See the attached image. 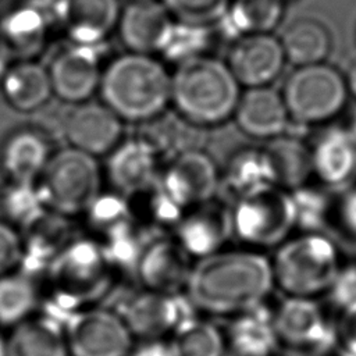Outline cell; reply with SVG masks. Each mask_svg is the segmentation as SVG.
I'll use <instances>...</instances> for the list:
<instances>
[{
	"mask_svg": "<svg viewBox=\"0 0 356 356\" xmlns=\"http://www.w3.org/2000/svg\"><path fill=\"white\" fill-rule=\"evenodd\" d=\"M281 95L291 121L320 125L343 110L349 93L345 75L324 61L296 67L288 75Z\"/></svg>",
	"mask_w": 356,
	"mask_h": 356,
	"instance_id": "obj_8",
	"label": "cell"
},
{
	"mask_svg": "<svg viewBox=\"0 0 356 356\" xmlns=\"http://www.w3.org/2000/svg\"><path fill=\"white\" fill-rule=\"evenodd\" d=\"M231 236L245 248L270 249L281 245L296 228L292 195L278 185H267L234 200L229 209Z\"/></svg>",
	"mask_w": 356,
	"mask_h": 356,
	"instance_id": "obj_6",
	"label": "cell"
},
{
	"mask_svg": "<svg viewBox=\"0 0 356 356\" xmlns=\"http://www.w3.org/2000/svg\"><path fill=\"white\" fill-rule=\"evenodd\" d=\"M24 250V239L18 228L0 218V277L19 268Z\"/></svg>",
	"mask_w": 356,
	"mask_h": 356,
	"instance_id": "obj_40",
	"label": "cell"
},
{
	"mask_svg": "<svg viewBox=\"0 0 356 356\" xmlns=\"http://www.w3.org/2000/svg\"><path fill=\"white\" fill-rule=\"evenodd\" d=\"M293 200L296 228L300 232H317L331 214V206L324 193L303 185L289 191Z\"/></svg>",
	"mask_w": 356,
	"mask_h": 356,
	"instance_id": "obj_38",
	"label": "cell"
},
{
	"mask_svg": "<svg viewBox=\"0 0 356 356\" xmlns=\"http://www.w3.org/2000/svg\"><path fill=\"white\" fill-rule=\"evenodd\" d=\"M53 26L33 0L21 1L0 15V47L10 60H33Z\"/></svg>",
	"mask_w": 356,
	"mask_h": 356,
	"instance_id": "obj_21",
	"label": "cell"
},
{
	"mask_svg": "<svg viewBox=\"0 0 356 356\" xmlns=\"http://www.w3.org/2000/svg\"><path fill=\"white\" fill-rule=\"evenodd\" d=\"M273 325L278 342L298 352L320 356L335 348V325L314 299L286 296L273 310Z\"/></svg>",
	"mask_w": 356,
	"mask_h": 356,
	"instance_id": "obj_11",
	"label": "cell"
},
{
	"mask_svg": "<svg viewBox=\"0 0 356 356\" xmlns=\"http://www.w3.org/2000/svg\"><path fill=\"white\" fill-rule=\"evenodd\" d=\"M348 129H349V131H350V134L356 138V106L353 107V110H352V113H350Z\"/></svg>",
	"mask_w": 356,
	"mask_h": 356,
	"instance_id": "obj_47",
	"label": "cell"
},
{
	"mask_svg": "<svg viewBox=\"0 0 356 356\" xmlns=\"http://www.w3.org/2000/svg\"><path fill=\"white\" fill-rule=\"evenodd\" d=\"M93 239L100 243L113 241L135 229V216L128 199L111 192L96 197L85 211Z\"/></svg>",
	"mask_w": 356,
	"mask_h": 356,
	"instance_id": "obj_33",
	"label": "cell"
},
{
	"mask_svg": "<svg viewBox=\"0 0 356 356\" xmlns=\"http://www.w3.org/2000/svg\"><path fill=\"white\" fill-rule=\"evenodd\" d=\"M192 303L181 293H163L143 289L129 296L117 312L132 335L142 339H159L171 334L192 316Z\"/></svg>",
	"mask_w": 356,
	"mask_h": 356,
	"instance_id": "obj_12",
	"label": "cell"
},
{
	"mask_svg": "<svg viewBox=\"0 0 356 356\" xmlns=\"http://www.w3.org/2000/svg\"><path fill=\"white\" fill-rule=\"evenodd\" d=\"M313 175L330 189L342 192L356 182V138L348 128L324 129L310 145Z\"/></svg>",
	"mask_w": 356,
	"mask_h": 356,
	"instance_id": "obj_18",
	"label": "cell"
},
{
	"mask_svg": "<svg viewBox=\"0 0 356 356\" xmlns=\"http://www.w3.org/2000/svg\"><path fill=\"white\" fill-rule=\"evenodd\" d=\"M99 92L122 121L145 124L167 111L171 74L150 54L127 53L103 70Z\"/></svg>",
	"mask_w": 356,
	"mask_h": 356,
	"instance_id": "obj_3",
	"label": "cell"
},
{
	"mask_svg": "<svg viewBox=\"0 0 356 356\" xmlns=\"http://www.w3.org/2000/svg\"><path fill=\"white\" fill-rule=\"evenodd\" d=\"M128 356H171L168 342L159 339H142L138 346H132Z\"/></svg>",
	"mask_w": 356,
	"mask_h": 356,
	"instance_id": "obj_44",
	"label": "cell"
},
{
	"mask_svg": "<svg viewBox=\"0 0 356 356\" xmlns=\"http://www.w3.org/2000/svg\"><path fill=\"white\" fill-rule=\"evenodd\" d=\"M325 295L339 312L356 307V263L342 264Z\"/></svg>",
	"mask_w": 356,
	"mask_h": 356,
	"instance_id": "obj_41",
	"label": "cell"
},
{
	"mask_svg": "<svg viewBox=\"0 0 356 356\" xmlns=\"http://www.w3.org/2000/svg\"><path fill=\"white\" fill-rule=\"evenodd\" d=\"M224 338V356H274L280 343L273 325V312H268L264 303L234 316Z\"/></svg>",
	"mask_w": 356,
	"mask_h": 356,
	"instance_id": "obj_25",
	"label": "cell"
},
{
	"mask_svg": "<svg viewBox=\"0 0 356 356\" xmlns=\"http://www.w3.org/2000/svg\"><path fill=\"white\" fill-rule=\"evenodd\" d=\"M38 184L47 209L72 217L85 214L102 193V170L96 157L70 146L54 152Z\"/></svg>",
	"mask_w": 356,
	"mask_h": 356,
	"instance_id": "obj_7",
	"label": "cell"
},
{
	"mask_svg": "<svg viewBox=\"0 0 356 356\" xmlns=\"http://www.w3.org/2000/svg\"><path fill=\"white\" fill-rule=\"evenodd\" d=\"M10 57L4 53V50L0 47V83H1V81H3V78H4V75H6V72L8 71V68H10Z\"/></svg>",
	"mask_w": 356,
	"mask_h": 356,
	"instance_id": "obj_46",
	"label": "cell"
},
{
	"mask_svg": "<svg viewBox=\"0 0 356 356\" xmlns=\"http://www.w3.org/2000/svg\"><path fill=\"white\" fill-rule=\"evenodd\" d=\"M210 31L206 25H196L184 21H172L168 33L160 47V54L177 65L204 56L210 43Z\"/></svg>",
	"mask_w": 356,
	"mask_h": 356,
	"instance_id": "obj_37",
	"label": "cell"
},
{
	"mask_svg": "<svg viewBox=\"0 0 356 356\" xmlns=\"http://www.w3.org/2000/svg\"><path fill=\"white\" fill-rule=\"evenodd\" d=\"M147 127L142 134L157 150L160 157L168 160L193 149H200V128L182 118L178 113L164 111L161 115L145 122Z\"/></svg>",
	"mask_w": 356,
	"mask_h": 356,
	"instance_id": "obj_32",
	"label": "cell"
},
{
	"mask_svg": "<svg viewBox=\"0 0 356 356\" xmlns=\"http://www.w3.org/2000/svg\"><path fill=\"white\" fill-rule=\"evenodd\" d=\"M0 356H10V355H8L7 338H4L1 334H0Z\"/></svg>",
	"mask_w": 356,
	"mask_h": 356,
	"instance_id": "obj_48",
	"label": "cell"
},
{
	"mask_svg": "<svg viewBox=\"0 0 356 356\" xmlns=\"http://www.w3.org/2000/svg\"><path fill=\"white\" fill-rule=\"evenodd\" d=\"M335 348L339 356H356V307L341 312L335 324Z\"/></svg>",
	"mask_w": 356,
	"mask_h": 356,
	"instance_id": "obj_42",
	"label": "cell"
},
{
	"mask_svg": "<svg viewBox=\"0 0 356 356\" xmlns=\"http://www.w3.org/2000/svg\"><path fill=\"white\" fill-rule=\"evenodd\" d=\"M263 149L270 161L275 185L293 191L306 185L313 177L310 145L298 136L280 135L267 140Z\"/></svg>",
	"mask_w": 356,
	"mask_h": 356,
	"instance_id": "obj_29",
	"label": "cell"
},
{
	"mask_svg": "<svg viewBox=\"0 0 356 356\" xmlns=\"http://www.w3.org/2000/svg\"><path fill=\"white\" fill-rule=\"evenodd\" d=\"M171 356H224V334L211 323L191 317L179 324L168 341Z\"/></svg>",
	"mask_w": 356,
	"mask_h": 356,
	"instance_id": "obj_35",
	"label": "cell"
},
{
	"mask_svg": "<svg viewBox=\"0 0 356 356\" xmlns=\"http://www.w3.org/2000/svg\"><path fill=\"white\" fill-rule=\"evenodd\" d=\"M7 345L10 356H70L64 327L46 314L13 327Z\"/></svg>",
	"mask_w": 356,
	"mask_h": 356,
	"instance_id": "obj_28",
	"label": "cell"
},
{
	"mask_svg": "<svg viewBox=\"0 0 356 356\" xmlns=\"http://www.w3.org/2000/svg\"><path fill=\"white\" fill-rule=\"evenodd\" d=\"M54 152L47 135L35 127L11 131L0 146V167L8 181L38 182Z\"/></svg>",
	"mask_w": 356,
	"mask_h": 356,
	"instance_id": "obj_20",
	"label": "cell"
},
{
	"mask_svg": "<svg viewBox=\"0 0 356 356\" xmlns=\"http://www.w3.org/2000/svg\"><path fill=\"white\" fill-rule=\"evenodd\" d=\"M275 286L271 260L260 250L220 249L193 261L185 293L214 316H236L266 302Z\"/></svg>",
	"mask_w": 356,
	"mask_h": 356,
	"instance_id": "obj_1",
	"label": "cell"
},
{
	"mask_svg": "<svg viewBox=\"0 0 356 356\" xmlns=\"http://www.w3.org/2000/svg\"><path fill=\"white\" fill-rule=\"evenodd\" d=\"M239 86L227 63L199 56L178 64L171 74V104L199 128L217 127L234 115Z\"/></svg>",
	"mask_w": 356,
	"mask_h": 356,
	"instance_id": "obj_4",
	"label": "cell"
},
{
	"mask_svg": "<svg viewBox=\"0 0 356 356\" xmlns=\"http://www.w3.org/2000/svg\"><path fill=\"white\" fill-rule=\"evenodd\" d=\"M285 63L278 38L271 33H253L234 42L227 65L239 85L260 88L270 86L282 72Z\"/></svg>",
	"mask_w": 356,
	"mask_h": 356,
	"instance_id": "obj_17",
	"label": "cell"
},
{
	"mask_svg": "<svg viewBox=\"0 0 356 356\" xmlns=\"http://www.w3.org/2000/svg\"><path fill=\"white\" fill-rule=\"evenodd\" d=\"M231 0H163L167 11L177 21L196 25L216 24Z\"/></svg>",
	"mask_w": 356,
	"mask_h": 356,
	"instance_id": "obj_39",
	"label": "cell"
},
{
	"mask_svg": "<svg viewBox=\"0 0 356 356\" xmlns=\"http://www.w3.org/2000/svg\"><path fill=\"white\" fill-rule=\"evenodd\" d=\"M193 261L174 236H159L145 243L135 273L145 289L182 293Z\"/></svg>",
	"mask_w": 356,
	"mask_h": 356,
	"instance_id": "obj_15",
	"label": "cell"
},
{
	"mask_svg": "<svg viewBox=\"0 0 356 356\" xmlns=\"http://www.w3.org/2000/svg\"><path fill=\"white\" fill-rule=\"evenodd\" d=\"M0 88L7 104L21 113L39 110L53 96L49 71L35 60L11 64Z\"/></svg>",
	"mask_w": 356,
	"mask_h": 356,
	"instance_id": "obj_26",
	"label": "cell"
},
{
	"mask_svg": "<svg viewBox=\"0 0 356 356\" xmlns=\"http://www.w3.org/2000/svg\"><path fill=\"white\" fill-rule=\"evenodd\" d=\"M118 18L117 0H63L60 25L72 43L103 44Z\"/></svg>",
	"mask_w": 356,
	"mask_h": 356,
	"instance_id": "obj_24",
	"label": "cell"
},
{
	"mask_svg": "<svg viewBox=\"0 0 356 356\" xmlns=\"http://www.w3.org/2000/svg\"><path fill=\"white\" fill-rule=\"evenodd\" d=\"M39 305V291L21 271L0 277V325L15 327L32 317Z\"/></svg>",
	"mask_w": 356,
	"mask_h": 356,
	"instance_id": "obj_36",
	"label": "cell"
},
{
	"mask_svg": "<svg viewBox=\"0 0 356 356\" xmlns=\"http://www.w3.org/2000/svg\"><path fill=\"white\" fill-rule=\"evenodd\" d=\"M280 42L286 61L296 67L324 63L331 51L328 29L312 18H300L289 24Z\"/></svg>",
	"mask_w": 356,
	"mask_h": 356,
	"instance_id": "obj_30",
	"label": "cell"
},
{
	"mask_svg": "<svg viewBox=\"0 0 356 356\" xmlns=\"http://www.w3.org/2000/svg\"><path fill=\"white\" fill-rule=\"evenodd\" d=\"M172 236L195 260L216 253L231 236L229 209L214 199L191 207L172 228Z\"/></svg>",
	"mask_w": 356,
	"mask_h": 356,
	"instance_id": "obj_19",
	"label": "cell"
},
{
	"mask_svg": "<svg viewBox=\"0 0 356 356\" xmlns=\"http://www.w3.org/2000/svg\"><path fill=\"white\" fill-rule=\"evenodd\" d=\"M284 8L285 0H231L216 25L234 42L246 35L270 33L280 24Z\"/></svg>",
	"mask_w": 356,
	"mask_h": 356,
	"instance_id": "obj_27",
	"label": "cell"
},
{
	"mask_svg": "<svg viewBox=\"0 0 356 356\" xmlns=\"http://www.w3.org/2000/svg\"><path fill=\"white\" fill-rule=\"evenodd\" d=\"M0 211L17 228L35 227L47 211L39 184L8 181L0 191Z\"/></svg>",
	"mask_w": 356,
	"mask_h": 356,
	"instance_id": "obj_34",
	"label": "cell"
},
{
	"mask_svg": "<svg viewBox=\"0 0 356 356\" xmlns=\"http://www.w3.org/2000/svg\"><path fill=\"white\" fill-rule=\"evenodd\" d=\"M221 184L232 195L234 200L259 188L275 185L264 149L243 147L236 150L221 172Z\"/></svg>",
	"mask_w": 356,
	"mask_h": 356,
	"instance_id": "obj_31",
	"label": "cell"
},
{
	"mask_svg": "<svg viewBox=\"0 0 356 356\" xmlns=\"http://www.w3.org/2000/svg\"><path fill=\"white\" fill-rule=\"evenodd\" d=\"M161 157L142 135L122 139L108 154L106 178L113 192L134 197L147 191L159 178Z\"/></svg>",
	"mask_w": 356,
	"mask_h": 356,
	"instance_id": "obj_14",
	"label": "cell"
},
{
	"mask_svg": "<svg viewBox=\"0 0 356 356\" xmlns=\"http://www.w3.org/2000/svg\"><path fill=\"white\" fill-rule=\"evenodd\" d=\"M70 356H128L132 332L113 310L85 307L64 325Z\"/></svg>",
	"mask_w": 356,
	"mask_h": 356,
	"instance_id": "obj_10",
	"label": "cell"
},
{
	"mask_svg": "<svg viewBox=\"0 0 356 356\" xmlns=\"http://www.w3.org/2000/svg\"><path fill=\"white\" fill-rule=\"evenodd\" d=\"M335 242L321 232H300L275 248L274 284L286 296L316 299L325 295L342 267Z\"/></svg>",
	"mask_w": 356,
	"mask_h": 356,
	"instance_id": "obj_5",
	"label": "cell"
},
{
	"mask_svg": "<svg viewBox=\"0 0 356 356\" xmlns=\"http://www.w3.org/2000/svg\"><path fill=\"white\" fill-rule=\"evenodd\" d=\"M157 185L181 211L214 199L221 185V172L203 149L184 152L164 165Z\"/></svg>",
	"mask_w": 356,
	"mask_h": 356,
	"instance_id": "obj_9",
	"label": "cell"
},
{
	"mask_svg": "<svg viewBox=\"0 0 356 356\" xmlns=\"http://www.w3.org/2000/svg\"><path fill=\"white\" fill-rule=\"evenodd\" d=\"M132 1H135V0H132Z\"/></svg>",
	"mask_w": 356,
	"mask_h": 356,
	"instance_id": "obj_49",
	"label": "cell"
},
{
	"mask_svg": "<svg viewBox=\"0 0 356 356\" xmlns=\"http://www.w3.org/2000/svg\"><path fill=\"white\" fill-rule=\"evenodd\" d=\"M172 17L163 3L156 0H135L118 18L122 43L131 53H159L172 24Z\"/></svg>",
	"mask_w": 356,
	"mask_h": 356,
	"instance_id": "obj_23",
	"label": "cell"
},
{
	"mask_svg": "<svg viewBox=\"0 0 356 356\" xmlns=\"http://www.w3.org/2000/svg\"><path fill=\"white\" fill-rule=\"evenodd\" d=\"M70 146L93 157L108 154L124 135V121L103 102L75 104L64 120Z\"/></svg>",
	"mask_w": 356,
	"mask_h": 356,
	"instance_id": "obj_16",
	"label": "cell"
},
{
	"mask_svg": "<svg viewBox=\"0 0 356 356\" xmlns=\"http://www.w3.org/2000/svg\"><path fill=\"white\" fill-rule=\"evenodd\" d=\"M342 197L335 207V216L341 231L350 239H356V186L342 191Z\"/></svg>",
	"mask_w": 356,
	"mask_h": 356,
	"instance_id": "obj_43",
	"label": "cell"
},
{
	"mask_svg": "<svg viewBox=\"0 0 356 356\" xmlns=\"http://www.w3.org/2000/svg\"><path fill=\"white\" fill-rule=\"evenodd\" d=\"M232 117L245 135L263 140L284 135L291 122L281 92L271 86L248 88L241 93Z\"/></svg>",
	"mask_w": 356,
	"mask_h": 356,
	"instance_id": "obj_22",
	"label": "cell"
},
{
	"mask_svg": "<svg viewBox=\"0 0 356 356\" xmlns=\"http://www.w3.org/2000/svg\"><path fill=\"white\" fill-rule=\"evenodd\" d=\"M345 82H346L348 93L356 99V60L350 64V67L345 75Z\"/></svg>",
	"mask_w": 356,
	"mask_h": 356,
	"instance_id": "obj_45",
	"label": "cell"
},
{
	"mask_svg": "<svg viewBox=\"0 0 356 356\" xmlns=\"http://www.w3.org/2000/svg\"><path fill=\"white\" fill-rule=\"evenodd\" d=\"M115 267L93 238H72L46 270L49 309L46 316L63 327L76 312L90 307L110 289Z\"/></svg>",
	"mask_w": 356,
	"mask_h": 356,
	"instance_id": "obj_2",
	"label": "cell"
},
{
	"mask_svg": "<svg viewBox=\"0 0 356 356\" xmlns=\"http://www.w3.org/2000/svg\"><path fill=\"white\" fill-rule=\"evenodd\" d=\"M103 46L72 43L60 51L47 68L53 95L71 104L88 102L100 86Z\"/></svg>",
	"mask_w": 356,
	"mask_h": 356,
	"instance_id": "obj_13",
	"label": "cell"
}]
</instances>
